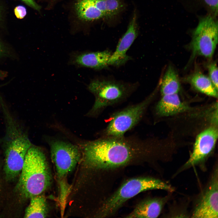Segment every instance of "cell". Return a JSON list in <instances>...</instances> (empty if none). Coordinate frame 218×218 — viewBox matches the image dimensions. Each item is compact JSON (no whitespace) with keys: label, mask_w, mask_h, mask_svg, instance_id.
<instances>
[{"label":"cell","mask_w":218,"mask_h":218,"mask_svg":"<svg viewBox=\"0 0 218 218\" xmlns=\"http://www.w3.org/2000/svg\"><path fill=\"white\" fill-rule=\"evenodd\" d=\"M85 162L90 167L109 169L125 164L134 157L135 147L133 140L125 136L101 137L81 144Z\"/></svg>","instance_id":"6da1fadb"},{"label":"cell","mask_w":218,"mask_h":218,"mask_svg":"<svg viewBox=\"0 0 218 218\" xmlns=\"http://www.w3.org/2000/svg\"><path fill=\"white\" fill-rule=\"evenodd\" d=\"M47 162L41 148L32 144L26 154L16 186L22 197L41 194L50 186L52 177Z\"/></svg>","instance_id":"7a4b0ae2"},{"label":"cell","mask_w":218,"mask_h":218,"mask_svg":"<svg viewBox=\"0 0 218 218\" xmlns=\"http://www.w3.org/2000/svg\"><path fill=\"white\" fill-rule=\"evenodd\" d=\"M0 144L5 155L6 177L8 180H12L21 173L26 154L32 144L27 130L14 124L5 127Z\"/></svg>","instance_id":"3957f363"},{"label":"cell","mask_w":218,"mask_h":218,"mask_svg":"<svg viewBox=\"0 0 218 218\" xmlns=\"http://www.w3.org/2000/svg\"><path fill=\"white\" fill-rule=\"evenodd\" d=\"M136 85L107 78L92 80L87 88L94 95L95 100L88 114L97 116L107 107L123 102L135 90Z\"/></svg>","instance_id":"277c9868"},{"label":"cell","mask_w":218,"mask_h":218,"mask_svg":"<svg viewBox=\"0 0 218 218\" xmlns=\"http://www.w3.org/2000/svg\"><path fill=\"white\" fill-rule=\"evenodd\" d=\"M151 190L170 192L174 190L170 184L159 179L143 177L133 178L124 183L104 203L100 213L102 217L114 213L127 200L140 193Z\"/></svg>","instance_id":"5b68a950"},{"label":"cell","mask_w":218,"mask_h":218,"mask_svg":"<svg viewBox=\"0 0 218 218\" xmlns=\"http://www.w3.org/2000/svg\"><path fill=\"white\" fill-rule=\"evenodd\" d=\"M152 93L145 99L113 114L101 137H120L141 121L153 97Z\"/></svg>","instance_id":"8992f818"},{"label":"cell","mask_w":218,"mask_h":218,"mask_svg":"<svg viewBox=\"0 0 218 218\" xmlns=\"http://www.w3.org/2000/svg\"><path fill=\"white\" fill-rule=\"evenodd\" d=\"M215 18L208 15L201 18L194 30L190 48L192 56H202L210 58L218 43V22Z\"/></svg>","instance_id":"52a82bcc"},{"label":"cell","mask_w":218,"mask_h":218,"mask_svg":"<svg viewBox=\"0 0 218 218\" xmlns=\"http://www.w3.org/2000/svg\"><path fill=\"white\" fill-rule=\"evenodd\" d=\"M51 157L58 179L66 177L80 161L82 150L78 146L67 141L49 142Z\"/></svg>","instance_id":"ba28073f"},{"label":"cell","mask_w":218,"mask_h":218,"mask_svg":"<svg viewBox=\"0 0 218 218\" xmlns=\"http://www.w3.org/2000/svg\"><path fill=\"white\" fill-rule=\"evenodd\" d=\"M218 136L217 128L213 126L208 127L199 134L196 137L189 159L176 174L196 166L204 169L206 161L214 148Z\"/></svg>","instance_id":"9c48e42d"},{"label":"cell","mask_w":218,"mask_h":218,"mask_svg":"<svg viewBox=\"0 0 218 218\" xmlns=\"http://www.w3.org/2000/svg\"><path fill=\"white\" fill-rule=\"evenodd\" d=\"M217 165L214 167L206 187L196 202L191 217L218 218V172Z\"/></svg>","instance_id":"30bf717a"},{"label":"cell","mask_w":218,"mask_h":218,"mask_svg":"<svg viewBox=\"0 0 218 218\" xmlns=\"http://www.w3.org/2000/svg\"><path fill=\"white\" fill-rule=\"evenodd\" d=\"M137 19L136 14L134 12L126 32L119 41L116 50L111 54L108 61L109 65L119 67L130 59L127 52L138 35Z\"/></svg>","instance_id":"8fae6325"},{"label":"cell","mask_w":218,"mask_h":218,"mask_svg":"<svg viewBox=\"0 0 218 218\" xmlns=\"http://www.w3.org/2000/svg\"><path fill=\"white\" fill-rule=\"evenodd\" d=\"M112 53L105 50L102 51H75L71 53L68 63L78 67L87 68L95 70L107 68Z\"/></svg>","instance_id":"7c38bea8"},{"label":"cell","mask_w":218,"mask_h":218,"mask_svg":"<svg viewBox=\"0 0 218 218\" xmlns=\"http://www.w3.org/2000/svg\"><path fill=\"white\" fill-rule=\"evenodd\" d=\"M169 196L150 198L138 204L127 218H156L160 214Z\"/></svg>","instance_id":"4fadbf2b"},{"label":"cell","mask_w":218,"mask_h":218,"mask_svg":"<svg viewBox=\"0 0 218 218\" xmlns=\"http://www.w3.org/2000/svg\"><path fill=\"white\" fill-rule=\"evenodd\" d=\"M192 110L187 104L182 102L177 94L162 96L155 108L156 114L168 116Z\"/></svg>","instance_id":"5bb4252c"},{"label":"cell","mask_w":218,"mask_h":218,"mask_svg":"<svg viewBox=\"0 0 218 218\" xmlns=\"http://www.w3.org/2000/svg\"><path fill=\"white\" fill-rule=\"evenodd\" d=\"M74 6L77 16L82 21H91L106 18L92 0H77Z\"/></svg>","instance_id":"9a60e30c"},{"label":"cell","mask_w":218,"mask_h":218,"mask_svg":"<svg viewBox=\"0 0 218 218\" xmlns=\"http://www.w3.org/2000/svg\"><path fill=\"white\" fill-rule=\"evenodd\" d=\"M188 82L195 89L208 96L217 98L218 90L209 77L199 71L194 72L187 77Z\"/></svg>","instance_id":"2e32d148"},{"label":"cell","mask_w":218,"mask_h":218,"mask_svg":"<svg viewBox=\"0 0 218 218\" xmlns=\"http://www.w3.org/2000/svg\"><path fill=\"white\" fill-rule=\"evenodd\" d=\"M180 85L179 77L174 68L170 65L163 77L160 91L162 96L177 94Z\"/></svg>","instance_id":"e0dca14e"},{"label":"cell","mask_w":218,"mask_h":218,"mask_svg":"<svg viewBox=\"0 0 218 218\" xmlns=\"http://www.w3.org/2000/svg\"><path fill=\"white\" fill-rule=\"evenodd\" d=\"M30 203L26 208L24 218H45L47 214L46 199L41 194L31 197Z\"/></svg>","instance_id":"ac0fdd59"},{"label":"cell","mask_w":218,"mask_h":218,"mask_svg":"<svg viewBox=\"0 0 218 218\" xmlns=\"http://www.w3.org/2000/svg\"><path fill=\"white\" fill-rule=\"evenodd\" d=\"M58 184L59 189L58 202L61 216L63 217L72 187L68 183L66 177L58 179Z\"/></svg>","instance_id":"d6986e66"},{"label":"cell","mask_w":218,"mask_h":218,"mask_svg":"<svg viewBox=\"0 0 218 218\" xmlns=\"http://www.w3.org/2000/svg\"><path fill=\"white\" fill-rule=\"evenodd\" d=\"M209 78L218 90V68L216 62L211 63L208 66Z\"/></svg>","instance_id":"ffe728a7"},{"label":"cell","mask_w":218,"mask_h":218,"mask_svg":"<svg viewBox=\"0 0 218 218\" xmlns=\"http://www.w3.org/2000/svg\"><path fill=\"white\" fill-rule=\"evenodd\" d=\"M204 3L211 12V15L214 18L218 14V0H203Z\"/></svg>","instance_id":"44dd1931"},{"label":"cell","mask_w":218,"mask_h":218,"mask_svg":"<svg viewBox=\"0 0 218 218\" xmlns=\"http://www.w3.org/2000/svg\"><path fill=\"white\" fill-rule=\"evenodd\" d=\"M11 52L9 48L3 44L0 40V58L10 57Z\"/></svg>","instance_id":"7402d4cb"},{"label":"cell","mask_w":218,"mask_h":218,"mask_svg":"<svg viewBox=\"0 0 218 218\" xmlns=\"http://www.w3.org/2000/svg\"><path fill=\"white\" fill-rule=\"evenodd\" d=\"M14 11L15 15L18 19L23 18L27 14L26 8L22 5H18L16 6L15 8Z\"/></svg>","instance_id":"603a6c76"},{"label":"cell","mask_w":218,"mask_h":218,"mask_svg":"<svg viewBox=\"0 0 218 218\" xmlns=\"http://www.w3.org/2000/svg\"><path fill=\"white\" fill-rule=\"evenodd\" d=\"M29 6L36 10H39L40 7L37 4L34 0H20Z\"/></svg>","instance_id":"cb8c5ba5"},{"label":"cell","mask_w":218,"mask_h":218,"mask_svg":"<svg viewBox=\"0 0 218 218\" xmlns=\"http://www.w3.org/2000/svg\"><path fill=\"white\" fill-rule=\"evenodd\" d=\"M8 75V73L6 71L0 70V79H4Z\"/></svg>","instance_id":"d4e9b609"}]
</instances>
